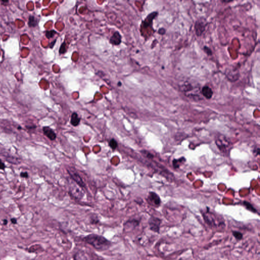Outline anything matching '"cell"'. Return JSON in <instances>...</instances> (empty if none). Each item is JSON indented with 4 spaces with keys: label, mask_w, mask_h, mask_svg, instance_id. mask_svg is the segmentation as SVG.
Here are the masks:
<instances>
[{
    "label": "cell",
    "mask_w": 260,
    "mask_h": 260,
    "mask_svg": "<svg viewBox=\"0 0 260 260\" xmlns=\"http://www.w3.org/2000/svg\"><path fill=\"white\" fill-rule=\"evenodd\" d=\"M83 241L91 246L96 250L100 251L107 250L112 246V242L98 234H88L83 238Z\"/></svg>",
    "instance_id": "6da1fadb"
},
{
    "label": "cell",
    "mask_w": 260,
    "mask_h": 260,
    "mask_svg": "<svg viewBox=\"0 0 260 260\" xmlns=\"http://www.w3.org/2000/svg\"><path fill=\"white\" fill-rule=\"evenodd\" d=\"M161 223L162 221L160 218L156 217H151L148 220V225L150 230L153 232L159 233Z\"/></svg>",
    "instance_id": "7a4b0ae2"
},
{
    "label": "cell",
    "mask_w": 260,
    "mask_h": 260,
    "mask_svg": "<svg viewBox=\"0 0 260 260\" xmlns=\"http://www.w3.org/2000/svg\"><path fill=\"white\" fill-rule=\"evenodd\" d=\"M207 26L206 20L199 19L196 21L195 24V30L196 34L198 36H200L205 31V28Z\"/></svg>",
    "instance_id": "3957f363"
},
{
    "label": "cell",
    "mask_w": 260,
    "mask_h": 260,
    "mask_svg": "<svg viewBox=\"0 0 260 260\" xmlns=\"http://www.w3.org/2000/svg\"><path fill=\"white\" fill-rule=\"evenodd\" d=\"M148 203L151 206L158 207L160 204V199L159 196L154 192L149 193L148 198Z\"/></svg>",
    "instance_id": "277c9868"
},
{
    "label": "cell",
    "mask_w": 260,
    "mask_h": 260,
    "mask_svg": "<svg viewBox=\"0 0 260 260\" xmlns=\"http://www.w3.org/2000/svg\"><path fill=\"white\" fill-rule=\"evenodd\" d=\"M67 171L68 172V173L70 175L71 177L72 178L73 180L76 182L77 185H78L81 188H84L85 187V184L83 181V179L81 178V177L80 176L77 172L74 171H73L72 169H68Z\"/></svg>",
    "instance_id": "5b68a950"
},
{
    "label": "cell",
    "mask_w": 260,
    "mask_h": 260,
    "mask_svg": "<svg viewBox=\"0 0 260 260\" xmlns=\"http://www.w3.org/2000/svg\"><path fill=\"white\" fill-rule=\"evenodd\" d=\"M42 131L43 132L44 135L49 140H51V141H54L56 139V134L54 130L51 128L47 126H45L42 128Z\"/></svg>",
    "instance_id": "8992f818"
},
{
    "label": "cell",
    "mask_w": 260,
    "mask_h": 260,
    "mask_svg": "<svg viewBox=\"0 0 260 260\" xmlns=\"http://www.w3.org/2000/svg\"><path fill=\"white\" fill-rule=\"evenodd\" d=\"M140 221L137 219L128 220L124 224V228L125 231L127 230H133L136 227L138 226Z\"/></svg>",
    "instance_id": "52a82bcc"
},
{
    "label": "cell",
    "mask_w": 260,
    "mask_h": 260,
    "mask_svg": "<svg viewBox=\"0 0 260 260\" xmlns=\"http://www.w3.org/2000/svg\"><path fill=\"white\" fill-rule=\"evenodd\" d=\"M121 36L119 32H116L110 39V43L112 45H119L121 43Z\"/></svg>",
    "instance_id": "ba28073f"
},
{
    "label": "cell",
    "mask_w": 260,
    "mask_h": 260,
    "mask_svg": "<svg viewBox=\"0 0 260 260\" xmlns=\"http://www.w3.org/2000/svg\"><path fill=\"white\" fill-rule=\"evenodd\" d=\"M201 92L203 95L207 99H210L213 95V90L208 86H204L203 87Z\"/></svg>",
    "instance_id": "9c48e42d"
},
{
    "label": "cell",
    "mask_w": 260,
    "mask_h": 260,
    "mask_svg": "<svg viewBox=\"0 0 260 260\" xmlns=\"http://www.w3.org/2000/svg\"><path fill=\"white\" fill-rule=\"evenodd\" d=\"M80 122V118L79 117L78 114L76 112L73 113L71 116V124L74 127H77L79 124Z\"/></svg>",
    "instance_id": "30bf717a"
},
{
    "label": "cell",
    "mask_w": 260,
    "mask_h": 260,
    "mask_svg": "<svg viewBox=\"0 0 260 260\" xmlns=\"http://www.w3.org/2000/svg\"><path fill=\"white\" fill-rule=\"evenodd\" d=\"M193 89V87L192 85H191V84L189 83L185 82L182 84V85L179 86V90L181 91L184 92V93H188L189 91H192Z\"/></svg>",
    "instance_id": "8fae6325"
},
{
    "label": "cell",
    "mask_w": 260,
    "mask_h": 260,
    "mask_svg": "<svg viewBox=\"0 0 260 260\" xmlns=\"http://www.w3.org/2000/svg\"><path fill=\"white\" fill-rule=\"evenodd\" d=\"M38 21L37 18H35L33 15H30L29 16V21H28V26L30 28H35L37 26Z\"/></svg>",
    "instance_id": "7c38bea8"
},
{
    "label": "cell",
    "mask_w": 260,
    "mask_h": 260,
    "mask_svg": "<svg viewBox=\"0 0 260 260\" xmlns=\"http://www.w3.org/2000/svg\"><path fill=\"white\" fill-rule=\"evenodd\" d=\"M185 160L184 158H181L178 160H174L173 162V165L175 168H177L181 165V163H182L183 162H185Z\"/></svg>",
    "instance_id": "4fadbf2b"
},
{
    "label": "cell",
    "mask_w": 260,
    "mask_h": 260,
    "mask_svg": "<svg viewBox=\"0 0 260 260\" xmlns=\"http://www.w3.org/2000/svg\"><path fill=\"white\" fill-rule=\"evenodd\" d=\"M109 146L112 150H116L118 147V143L115 139H112L109 142Z\"/></svg>",
    "instance_id": "5bb4252c"
},
{
    "label": "cell",
    "mask_w": 260,
    "mask_h": 260,
    "mask_svg": "<svg viewBox=\"0 0 260 260\" xmlns=\"http://www.w3.org/2000/svg\"><path fill=\"white\" fill-rule=\"evenodd\" d=\"M56 33H57V32L54 30H47L45 32V36L47 39H51V38L54 37Z\"/></svg>",
    "instance_id": "9a60e30c"
},
{
    "label": "cell",
    "mask_w": 260,
    "mask_h": 260,
    "mask_svg": "<svg viewBox=\"0 0 260 260\" xmlns=\"http://www.w3.org/2000/svg\"><path fill=\"white\" fill-rule=\"evenodd\" d=\"M67 44L66 42H64L61 45L60 48L59 49V53L60 55H63V54H65L67 51Z\"/></svg>",
    "instance_id": "2e32d148"
},
{
    "label": "cell",
    "mask_w": 260,
    "mask_h": 260,
    "mask_svg": "<svg viewBox=\"0 0 260 260\" xmlns=\"http://www.w3.org/2000/svg\"><path fill=\"white\" fill-rule=\"evenodd\" d=\"M233 235L237 240H241L243 238V235L242 233L238 231L233 232Z\"/></svg>",
    "instance_id": "e0dca14e"
},
{
    "label": "cell",
    "mask_w": 260,
    "mask_h": 260,
    "mask_svg": "<svg viewBox=\"0 0 260 260\" xmlns=\"http://www.w3.org/2000/svg\"><path fill=\"white\" fill-rule=\"evenodd\" d=\"M141 152L142 155L144 156L145 157H146V158H148L149 159H152L153 158V155H152V153H150V152H147L146 150H142V151Z\"/></svg>",
    "instance_id": "ac0fdd59"
},
{
    "label": "cell",
    "mask_w": 260,
    "mask_h": 260,
    "mask_svg": "<svg viewBox=\"0 0 260 260\" xmlns=\"http://www.w3.org/2000/svg\"><path fill=\"white\" fill-rule=\"evenodd\" d=\"M244 204L246 207V208L250 210L251 211H253V212H256V209H254V207H253V206L251 205V204H250L249 203L246 202H244Z\"/></svg>",
    "instance_id": "d6986e66"
},
{
    "label": "cell",
    "mask_w": 260,
    "mask_h": 260,
    "mask_svg": "<svg viewBox=\"0 0 260 260\" xmlns=\"http://www.w3.org/2000/svg\"><path fill=\"white\" fill-rule=\"evenodd\" d=\"M203 50H204V52L206 53V54L208 55H212V51H211V49L210 48L208 47H204L203 48Z\"/></svg>",
    "instance_id": "ffe728a7"
},
{
    "label": "cell",
    "mask_w": 260,
    "mask_h": 260,
    "mask_svg": "<svg viewBox=\"0 0 260 260\" xmlns=\"http://www.w3.org/2000/svg\"><path fill=\"white\" fill-rule=\"evenodd\" d=\"M20 177L24 178H29V174L27 172H22L20 174Z\"/></svg>",
    "instance_id": "44dd1931"
},
{
    "label": "cell",
    "mask_w": 260,
    "mask_h": 260,
    "mask_svg": "<svg viewBox=\"0 0 260 260\" xmlns=\"http://www.w3.org/2000/svg\"><path fill=\"white\" fill-rule=\"evenodd\" d=\"M6 167V165L4 163L2 160L1 159H0V170H4Z\"/></svg>",
    "instance_id": "7402d4cb"
},
{
    "label": "cell",
    "mask_w": 260,
    "mask_h": 260,
    "mask_svg": "<svg viewBox=\"0 0 260 260\" xmlns=\"http://www.w3.org/2000/svg\"><path fill=\"white\" fill-rule=\"evenodd\" d=\"M26 129H28V130H33L36 129L37 127L35 125H32L31 126H26Z\"/></svg>",
    "instance_id": "603a6c76"
},
{
    "label": "cell",
    "mask_w": 260,
    "mask_h": 260,
    "mask_svg": "<svg viewBox=\"0 0 260 260\" xmlns=\"http://www.w3.org/2000/svg\"><path fill=\"white\" fill-rule=\"evenodd\" d=\"M165 32H166V30L164 28H160L158 30V33L160 35H164L165 33Z\"/></svg>",
    "instance_id": "cb8c5ba5"
},
{
    "label": "cell",
    "mask_w": 260,
    "mask_h": 260,
    "mask_svg": "<svg viewBox=\"0 0 260 260\" xmlns=\"http://www.w3.org/2000/svg\"><path fill=\"white\" fill-rule=\"evenodd\" d=\"M91 260H103L102 258H101L100 257H99L98 256H96V255L95 256H93V258H92V259H91Z\"/></svg>",
    "instance_id": "d4e9b609"
},
{
    "label": "cell",
    "mask_w": 260,
    "mask_h": 260,
    "mask_svg": "<svg viewBox=\"0 0 260 260\" xmlns=\"http://www.w3.org/2000/svg\"><path fill=\"white\" fill-rule=\"evenodd\" d=\"M11 221L12 224H16L17 223V220H16V218H11Z\"/></svg>",
    "instance_id": "484cf974"
},
{
    "label": "cell",
    "mask_w": 260,
    "mask_h": 260,
    "mask_svg": "<svg viewBox=\"0 0 260 260\" xmlns=\"http://www.w3.org/2000/svg\"><path fill=\"white\" fill-rule=\"evenodd\" d=\"M55 42H56V40H54V42H51V47H54V45L55 44Z\"/></svg>",
    "instance_id": "4316f807"
},
{
    "label": "cell",
    "mask_w": 260,
    "mask_h": 260,
    "mask_svg": "<svg viewBox=\"0 0 260 260\" xmlns=\"http://www.w3.org/2000/svg\"><path fill=\"white\" fill-rule=\"evenodd\" d=\"M4 221V223H3V224H4V225H6V224H7V220H4V221Z\"/></svg>",
    "instance_id": "83f0119b"
},
{
    "label": "cell",
    "mask_w": 260,
    "mask_h": 260,
    "mask_svg": "<svg viewBox=\"0 0 260 260\" xmlns=\"http://www.w3.org/2000/svg\"><path fill=\"white\" fill-rule=\"evenodd\" d=\"M18 130H21L22 129V127H20V126H19L18 127Z\"/></svg>",
    "instance_id": "f1b7e54d"
},
{
    "label": "cell",
    "mask_w": 260,
    "mask_h": 260,
    "mask_svg": "<svg viewBox=\"0 0 260 260\" xmlns=\"http://www.w3.org/2000/svg\"><path fill=\"white\" fill-rule=\"evenodd\" d=\"M118 85H119L118 86H119V87H120V86H121V83H120V82H119V83H118Z\"/></svg>",
    "instance_id": "f546056e"
},
{
    "label": "cell",
    "mask_w": 260,
    "mask_h": 260,
    "mask_svg": "<svg viewBox=\"0 0 260 260\" xmlns=\"http://www.w3.org/2000/svg\"><path fill=\"white\" fill-rule=\"evenodd\" d=\"M0 199H1V196H0Z\"/></svg>",
    "instance_id": "4dcf8cb0"
}]
</instances>
